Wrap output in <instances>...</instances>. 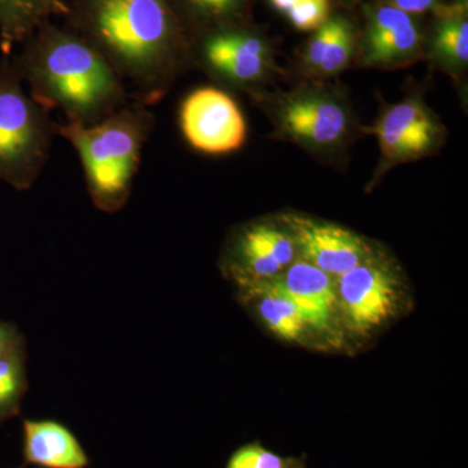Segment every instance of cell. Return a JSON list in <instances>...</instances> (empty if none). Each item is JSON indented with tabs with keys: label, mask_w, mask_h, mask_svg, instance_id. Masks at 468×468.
Wrapping results in <instances>:
<instances>
[{
	"label": "cell",
	"mask_w": 468,
	"mask_h": 468,
	"mask_svg": "<svg viewBox=\"0 0 468 468\" xmlns=\"http://www.w3.org/2000/svg\"><path fill=\"white\" fill-rule=\"evenodd\" d=\"M75 32L133 89L135 101L162 100L187 58V43L171 0H72Z\"/></svg>",
	"instance_id": "obj_1"
},
{
	"label": "cell",
	"mask_w": 468,
	"mask_h": 468,
	"mask_svg": "<svg viewBox=\"0 0 468 468\" xmlns=\"http://www.w3.org/2000/svg\"><path fill=\"white\" fill-rule=\"evenodd\" d=\"M11 61L42 109L64 111L67 122L97 124L128 104V92L100 51L76 32L39 27Z\"/></svg>",
	"instance_id": "obj_2"
},
{
	"label": "cell",
	"mask_w": 468,
	"mask_h": 468,
	"mask_svg": "<svg viewBox=\"0 0 468 468\" xmlns=\"http://www.w3.org/2000/svg\"><path fill=\"white\" fill-rule=\"evenodd\" d=\"M154 122L146 104L134 101L97 124H57L58 134L79 154L88 192L101 211L113 214L128 203Z\"/></svg>",
	"instance_id": "obj_3"
},
{
	"label": "cell",
	"mask_w": 468,
	"mask_h": 468,
	"mask_svg": "<svg viewBox=\"0 0 468 468\" xmlns=\"http://www.w3.org/2000/svg\"><path fill=\"white\" fill-rule=\"evenodd\" d=\"M57 122L23 89L11 58H0V181L33 186L50 156Z\"/></svg>",
	"instance_id": "obj_4"
},
{
	"label": "cell",
	"mask_w": 468,
	"mask_h": 468,
	"mask_svg": "<svg viewBox=\"0 0 468 468\" xmlns=\"http://www.w3.org/2000/svg\"><path fill=\"white\" fill-rule=\"evenodd\" d=\"M272 113L280 134L314 153H335L353 133V115L346 101L322 86H303L282 95Z\"/></svg>",
	"instance_id": "obj_5"
},
{
	"label": "cell",
	"mask_w": 468,
	"mask_h": 468,
	"mask_svg": "<svg viewBox=\"0 0 468 468\" xmlns=\"http://www.w3.org/2000/svg\"><path fill=\"white\" fill-rule=\"evenodd\" d=\"M338 310L354 334L366 335L396 316L402 301L399 268L381 252L335 279Z\"/></svg>",
	"instance_id": "obj_6"
},
{
	"label": "cell",
	"mask_w": 468,
	"mask_h": 468,
	"mask_svg": "<svg viewBox=\"0 0 468 468\" xmlns=\"http://www.w3.org/2000/svg\"><path fill=\"white\" fill-rule=\"evenodd\" d=\"M363 131L377 137L380 149L377 177L394 165L431 155L445 137V128L435 113L411 95L388 107L374 125Z\"/></svg>",
	"instance_id": "obj_7"
},
{
	"label": "cell",
	"mask_w": 468,
	"mask_h": 468,
	"mask_svg": "<svg viewBox=\"0 0 468 468\" xmlns=\"http://www.w3.org/2000/svg\"><path fill=\"white\" fill-rule=\"evenodd\" d=\"M202 67L218 81L249 89L272 73L273 58L263 37L233 26L215 27L198 48Z\"/></svg>",
	"instance_id": "obj_8"
},
{
	"label": "cell",
	"mask_w": 468,
	"mask_h": 468,
	"mask_svg": "<svg viewBox=\"0 0 468 468\" xmlns=\"http://www.w3.org/2000/svg\"><path fill=\"white\" fill-rule=\"evenodd\" d=\"M181 129L194 149L209 155L239 150L246 141V122L239 104L217 88H201L181 106Z\"/></svg>",
	"instance_id": "obj_9"
},
{
	"label": "cell",
	"mask_w": 468,
	"mask_h": 468,
	"mask_svg": "<svg viewBox=\"0 0 468 468\" xmlns=\"http://www.w3.org/2000/svg\"><path fill=\"white\" fill-rule=\"evenodd\" d=\"M282 221L302 260L335 279L378 251L365 237L337 224L297 214L282 215Z\"/></svg>",
	"instance_id": "obj_10"
},
{
	"label": "cell",
	"mask_w": 468,
	"mask_h": 468,
	"mask_svg": "<svg viewBox=\"0 0 468 468\" xmlns=\"http://www.w3.org/2000/svg\"><path fill=\"white\" fill-rule=\"evenodd\" d=\"M423 30L417 16L385 3L366 7V27L360 39V64L397 69L423 55Z\"/></svg>",
	"instance_id": "obj_11"
},
{
	"label": "cell",
	"mask_w": 468,
	"mask_h": 468,
	"mask_svg": "<svg viewBox=\"0 0 468 468\" xmlns=\"http://www.w3.org/2000/svg\"><path fill=\"white\" fill-rule=\"evenodd\" d=\"M297 246L284 227L252 223L241 228L228 246L224 270L237 284L270 282L297 260Z\"/></svg>",
	"instance_id": "obj_12"
},
{
	"label": "cell",
	"mask_w": 468,
	"mask_h": 468,
	"mask_svg": "<svg viewBox=\"0 0 468 468\" xmlns=\"http://www.w3.org/2000/svg\"><path fill=\"white\" fill-rule=\"evenodd\" d=\"M275 282L303 314L310 326L326 329L338 311L334 277L306 261H295Z\"/></svg>",
	"instance_id": "obj_13"
},
{
	"label": "cell",
	"mask_w": 468,
	"mask_h": 468,
	"mask_svg": "<svg viewBox=\"0 0 468 468\" xmlns=\"http://www.w3.org/2000/svg\"><path fill=\"white\" fill-rule=\"evenodd\" d=\"M23 454L39 468H88V452L75 433L52 419H24Z\"/></svg>",
	"instance_id": "obj_14"
},
{
	"label": "cell",
	"mask_w": 468,
	"mask_h": 468,
	"mask_svg": "<svg viewBox=\"0 0 468 468\" xmlns=\"http://www.w3.org/2000/svg\"><path fill=\"white\" fill-rule=\"evenodd\" d=\"M433 14L435 20L424 51L437 69L460 79L468 64L467 0L442 3Z\"/></svg>",
	"instance_id": "obj_15"
},
{
	"label": "cell",
	"mask_w": 468,
	"mask_h": 468,
	"mask_svg": "<svg viewBox=\"0 0 468 468\" xmlns=\"http://www.w3.org/2000/svg\"><path fill=\"white\" fill-rule=\"evenodd\" d=\"M356 29L344 16H331L315 30L302 55L307 73L331 77L343 72L356 54Z\"/></svg>",
	"instance_id": "obj_16"
},
{
	"label": "cell",
	"mask_w": 468,
	"mask_h": 468,
	"mask_svg": "<svg viewBox=\"0 0 468 468\" xmlns=\"http://www.w3.org/2000/svg\"><path fill=\"white\" fill-rule=\"evenodd\" d=\"M67 0H0V51L11 58L43 24L55 16L69 15Z\"/></svg>",
	"instance_id": "obj_17"
},
{
	"label": "cell",
	"mask_w": 468,
	"mask_h": 468,
	"mask_svg": "<svg viewBox=\"0 0 468 468\" xmlns=\"http://www.w3.org/2000/svg\"><path fill=\"white\" fill-rule=\"evenodd\" d=\"M245 294L257 297L258 315L266 323L268 329L285 341H300L309 323L303 314L277 285L275 279L270 282L239 284Z\"/></svg>",
	"instance_id": "obj_18"
},
{
	"label": "cell",
	"mask_w": 468,
	"mask_h": 468,
	"mask_svg": "<svg viewBox=\"0 0 468 468\" xmlns=\"http://www.w3.org/2000/svg\"><path fill=\"white\" fill-rule=\"evenodd\" d=\"M27 344L0 358V426L20 414L29 390Z\"/></svg>",
	"instance_id": "obj_19"
},
{
	"label": "cell",
	"mask_w": 468,
	"mask_h": 468,
	"mask_svg": "<svg viewBox=\"0 0 468 468\" xmlns=\"http://www.w3.org/2000/svg\"><path fill=\"white\" fill-rule=\"evenodd\" d=\"M184 14L203 26L215 27L232 26L245 9L246 0H171Z\"/></svg>",
	"instance_id": "obj_20"
},
{
	"label": "cell",
	"mask_w": 468,
	"mask_h": 468,
	"mask_svg": "<svg viewBox=\"0 0 468 468\" xmlns=\"http://www.w3.org/2000/svg\"><path fill=\"white\" fill-rule=\"evenodd\" d=\"M226 468H306L303 457H286L260 441L239 446L228 458Z\"/></svg>",
	"instance_id": "obj_21"
},
{
	"label": "cell",
	"mask_w": 468,
	"mask_h": 468,
	"mask_svg": "<svg viewBox=\"0 0 468 468\" xmlns=\"http://www.w3.org/2000/svg\"><path fill=\"white\" fill-rule=\"evenodd\" d=\"M286 16L295 29L315 32L331 17V0H298Z\"/></svg>",
	"instance_id": "obj_22"
},
{
	"label": "cell",
	"mask_w": 468,
	"mask_h": 468,
	"mask_svg": "<svg viewBox=\"0 0 468 468\" xmlns=\"http://www.w3.org/2000/svg\"><path fill=\"white\" fill-rule=\"evenodd\" d=\"M27 344L26 337L16 324L0 320V358Z\"/></svg>",
	"instance_id": "obj_23"
},
{
	"label": "cell",
	"mask_w": 468,
	"mask_h": 468,
	"mask_svg": "<svg viewBox=\"0 0 468 468\" xmlns=\"http://www.w3.org/2000/svg\"><path fill=\"white\" fill-rule=\"evenodd\" d=\"M378 3L393 5V7L418 16L426 12L435 11L439 5L445 3V0H378Z\"/></svg>",
	"instance_id": "obj_24"
},
{
	"label": "cell",
	"mask_w": 468,
	"mask_h": 468,
	"mask_svg": "<svg viewBox=\"0 0 468 468\" xmlns=\"http://www.w3.org/2000/svg\"><path fill=\"white\" fill-rule=\"evenodd\" d=\"M270 3L276 11L286 15L292 7H294L295 5H297L298 0H270Z\"/></svg>",
	"instance_id": "obj_25"
},
{
	"label": "cell",
	"mask_w": 468,
	"mask_h": 468,
	"mask_svg": "<svg viewBox=\"0 0 468 468\" xmlns=\"http://www.w3.org/2000/svg\"><path fill=\"white\" fill-rule=\"evenodd\" d=\"M340 2L344 3V5H354V3L356 2V0H340Z\"/></svg>",
	"instance_id": "obj_26"
},
{
	"label": "cell",
	"mask_w": 468,
	"mask_h": 468,
	"mask_svg": "<svg viewBox=\"0 0 468 468\" xmlns=\"http://www.w3.org/2000/svg\"><path fill=\"white\" fill-rule=\"evenodd\" d=\"M18 468H23V467H18Z\"/></svg>",
	"instance_id": "obj_27"
}]
</instances>
